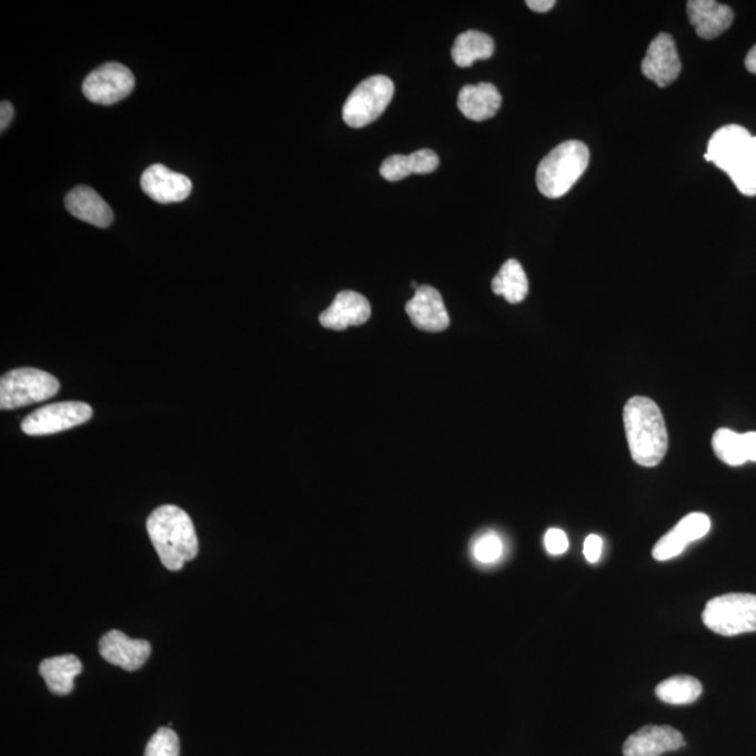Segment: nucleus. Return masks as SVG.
Returning a JSON list of instances; mask_svg holds the SVG:
<instances>
[{
	"label": "nucleus",
	"mask_w": 756,
	"mask_h": 756,
	"mask_svg": "<svg viewBox=\"0 0 756 756\" xmlns=\"http://www.w3.org/2000/svg\"><path fill=\"white\" fill-rule=\"evenodd\" d=\"M99 652L112 666L121 667L125 672H137L148 662L152 646L148 641L131 639L121 631L114 629L101 637Z\"/></svg>",
	"instance_id": "obj_11"
},
{
	"label": "nucleus",
	"mask_w": 756,
	"mask_h": 756,
	"mask_svg": "<svg viewBox=\"0 0 756 756\" xmlns=\"http://www.w3.org/2000/svg\"><path fill=\"white\" fill-rule=\"evenodd\" d=\"M380 174H382L384 180L395 182L406 179L411 174H415V162L412 154H394L385 159L382 168H380Z\"/></svg>",
	"instance_id": "obj_26"
},
{
	"label": "nucleus",
	"mask_w": 756,
	"mask_h": 756,
	"mask_svg": "<svg viewBox=\"0 0 756 756\" xmlns=\"http://www.w3.org/2000/svg\"><path fill=\"white\" fill-rule=\"evenodd\" d=\"M372 308L363 294L352 291H343L336 294L334 303L321 313L320 324L325 329L345 331L347 326L366 324Z\"/></svg>",
	"instance_id": "obj_15"
},
{
	"label": "nucleus",
	"mask_w": 756,
	"mask_h": 756,
	"mask_svg": "<svg viewBox=\"0 0 756 756\" xmlns=\"http://www.w3.org/2000/svg\"><path fill=\"white\" fill-rule=\"evenodd\" d=\"M150 541L163 565L179 572L200 552L194 523L182 508L165 504L150 514L147 523Z\"/></svg>",
	"instance_id": "obj_1"
},
{
	"label": "nucleus",
	"mask_w": 756,
	"mask_h": 756,
	"mask_svg": "<svg viewBox=\"0 0 756 756\" xmlns=\"http://www.w3.org/2000/svg\"><path fill=\"white\" fill-rule=\"evenodd\" d=\"M65 206L72 216L95 228L107 229L114 220V212L109 203L88 185H79L69 191Z\"/></svg>",
	"instance_id": "obj_17"
},
{
	"label": "nucleus",
	"mask_w": 756,
	"mask_h": 756,
	"mask_svg": "<svg viewBox=\"0 0 756 756\" xmlns=\"http://www.w3.org/2000/svg\"><path fill=\"white\" fill-rule=\"evenodd\" d=\"M603 538L598 535H588L586 541H584L583 554L589 563L598 562L603 554Z\"/></svg>",
	"instance_id": "obj_31"
},
{
	"label": "nucleus",
	"mask_w": 756,
	"mask_h": 756,
	"mask_svg": "<svg viewBox=\"0 0 756 756\" xmlns=\"http://www.w3.org/2000/svg\"><path fill=\"white\" fill-rule=\"evenodd\" d=\"M624 426L631 455L636 464L656 466L668 448L666 421L658 405L647 396H634L624 407Z\"/></svg>",
	"instance_id": "obj_2"
},
{
	"label": "nucleus",
	"mask_w": 756,
	"mask_h": 756,
	"mask_svg": "<svg viewBox=\"0 0 756 756\" xmlns=\"http://www.w3.org/2000/svg\"><path fill=\"white\" fill-rule=\"evenodd\" d=\"M525 4H527L531 10H534V12L546 13L550 12L551 9H554L556 2L555 0H527Z\"/></svg>",
	"instance_id": "obj_33"
},
{
	"label": "nucleus",
	"mask_w": 756,
	"mask_h": 756,
	"mask_svg": "<svg viewBox=\"0 0 756 756\" xmlns=\"http://www.w3.org/2000/svg\"><path fill=\"white\" fill-rule=\"evenodd\" d=\"M93 416L89 404L78 401L58 402L40 407L21 422V431L29 436H48L83 425Z\"/></svg>",
	"instance_id": "obj_7"
},
{
	"label": "nucleus",
	"mask_w": 756,
	"mask_h": 756,
	"mask_svg": "<svg viewBox=\"0 0 756 756\" xmlns=\"http://www.w3.org/2000/svg\"><path fill=\"white\" fill-rule=\"evenodd\" d=\"M14 117V107L10 101L3 100L0 104V132L7 131Z\"/></svg>",
	"instance_id": "obj_32"
},
{
	"label": "nucleus",
	"mask_w": 756,
	"mask_h": 756,
	"mask_svg": "<svg viewBox=\"0 0 756 756\" xmlns=\"http://www.w3.org/2000/svg\"><path fill=\"white\" fill-rule=\"evenodd\" d=\"M415 162V174H431L436 171L440 164V159L431 149L417 150L412 153Z\"/></svg>",
	"instance_id": "obj_29"
},
{
	"label": "nucleus",
	"mask_w": 756,
	"mask_h": 756,
	"mask_svg": "<svg viewBox=\"0 0 756 756\" xmlns=\"http://www.w3.org/2000/svg\"><path fill=\"white\" fill-rule=\"evenodd\" d=\"M683 63L672 36L662 33L648 46L642 72L658 88H667L678 79Z\"/></svg>",
	"instance_id": "obj_10"
},
{
	"label": "nucleus",
	"mask_w": 756,
	"mask_h": 756,
	"mask_svg": "<svg viewBox=\"0 0 756 756\" xmlns=\"http://www.w3.org/2000/svg\"><path fill=\"white\" fill-rule=\"evenodd\" d=\"M712 446L724 464L739 466L749 461L745 433L739 434L730 431V429H718L713 434Z\"/></svg>",
	"instance_id": "obj_23"
},
{
	"label": "nucleus",
	"mask_w": 756,
	"mask_h": 756,
	"mask_svg": "<svg viewBox=\"0 0 756 756\" xmlns=\"http://www.w3.org/2000/svg\"><path fill=\"white\" fill-rule=\"evenodd\" d=\"M492 291L508 303H522L528 294V279L517 260L504 262L501 271L492 281Z\"/></svg>",
	"instance_id": "obj_21"
},
{
	"label": "nucleus",
	"mask_w": 756,
	"mask_h": 756,
	"mask_svg": "<svg viewBox=\"0 0 756 756\" xmlns=\"http://www.w3.org/2000/svg\"><path fill=\"white\" fill-rule=\"evenodd\" d=\"M495 52V42L492 37L481 31L470 30L455 39L452 56L455 65L470 68L476 61H485Z\"/></svg>",
	"instance_id": "obj_20"
},
{
	"label": "nucleus",
	"mask_w": 756,
	"mask_h": 756,
	"mask_svg": "<svg viewBox=\"0 0 756 756\" xmlns=\"http://www.w3.org/2000/svg\"><path fill=\"white\" fill-rule=\"evenodd\" d=\"M40 675L53 695H69L74 689V678L82 674L83 666L73 654L46 658L40 664Z\"/></svg>",
	"instance_id": "obj_19"
},
{
	"label": "nucleus",
	"mask_w": 756,
	"mask_h": 756,
	"mask_svg": "<svg viewBox=\"0 0 756 756\" xmlns=\"http://www.w3.org/2000/svg\"><path fill=\"white\" fill-rule=\"evenodd\" d=\"M686 9L691 24L700 39H716L733 24V10L715 0H691Z\"/></svg>",
	"instance_id": "obj_16"
},
{
	"label": "nucleus",
	"mask_w": 756,
	"mask_h": 756,
	"mask_svg": "<svg viewBox=\"0 0 756 756\" xmlns=\"http://www.w3.org/2000/svg\"><path fill=\"white\" fill-rule=\"evenodd\" d=\"M545 548L551 555H562L569 550V540L560 528H551L545 534Z\"/></svg>",
	"instance_id": "obj_30"
},
{
	"label": "nucleus",
	"mask_w": 756,
	"mask_h": 756,
	"mask_svg": "<svg viewBox=\"0 0 756 756\" xmlns=\"http://www.w3.org/2000/svg\"><path fill=\"white\" fill-rule=\"evenodd\" d=\"M750 139L753 135L743 127H723L713 133L705 159L732 175L742 168Z\"/></svg>",
	"instance_id": "obj_9"
},
{
	"label": "nucleus",
	"mask_w": 756,
	"mask_h": 756,
	"mask_svg": "<svg viewBox=\"0 0 756 756\" xmlns=\"http://www.w3.org/2000/svg\"><path fill=\"white\" fill-rule=\"evenodd\" d=\"M710 531V518L705 513H691L675 525L673 533L677 535L681 543L688 546L700 538H704Z\"/></svg>",
	"instance_id": "obj_24"
},
{
	"label": "nucleus",
	"mask_w": 756,
	"mask_h": 756,
	"mask_svg": "<svg viewBox=\"0 0 756 756\" xmlns=\"http://www.w3.org/2000/svg\"><path fill=\"white\" fill-rule=\"evenodd\" d=\"M683 747L684 736L674 727L648 724L626 739L624 756H659Z\"/></svg>",
	"instance_id": "obj_14"
},
{
	"label": "nucleus",
	"mask_w": 756,
	"mask_h": 756,
	"mask_svg": "<svg viewBox=\"0 0 756 756\" xmlns=\"http://www.w3.org/2000/svg\"><path fill=\"white\" fill-rule=\"evenodd\" d=\"M394 91L393 80L383 74L364 80L343 104V121L355 130L370 125L387 110Z\"/></svg>",
	"instance_id": "obj_6"
},
{
	"label": "nucleus",
	"mask_w": 756,
	"mask_h": 756,
	"mask_svg": "<svg viewBox=\"0 0 756 756\" xmlns=\"http://www.w3.org/2000/svg\"><path fill=\"white\" fill-rule=\"evenodd\" d=\"M406 314L412 324L422 331L442 332L448 329L450 317L442 294L432 286L417 289L414 299L406 303Z\"/></svg>",
	"instance_id": "obj_13"
},
{
	"label": "nucleus",
	"mask_w": 756,
	"mask_h": 756,
	"mask_svg": "<svg viewBox=\"0 0 756 756\" xmlns=\"http://www.w3.org/2000/svg\"><path fill=\"white\" fill-rule=\"evenodd\" d=\"M144 756H180V739L170 727H160L149 739Z\"/></svg>",
	"instance_id": "obj_25"
},
{
	"label": "nucleus",
	"mask_w": 756,
	"mask_h": 756,
	"mask_svg": "<svg viewBox=\"0 0 756 756\" xmlns=\"http://www.w3.org/2000/svg\"><path fill=\"white\" fill-rule=\"evenodd\" d=\"M141 187L150 200L159 203L185 201L192 191V182L187 175L175 173L163 164H153L144 170Z\"/></svg>",
	"instance_id": "obj_12"
},
{
	"label": "nucleus",
	"mask_w": 756,
	"mask_h": 756,
	"mask_svg": "<svg viewBox=\"0 0 756 756\" xmlns=\"http://www.w3.org/2000/svg\"><path fill=\"white\" fill-rule=\"evenodd\" d=\"M135 88V77L118 62L104 63L84 79L82 90L85 99L100 105L117 104L127 99Z\"/></svg>",
	"instance_id": "obj_8"
},
{
	"label": "nucleus",
	"mask_w": 756,
	"mask_h": 756,
	"mask_svg": "<svg viewBox=\"0 0 756 756\" xmlns=\"http://www.w3.org/2000/svg\"><path fill=\"white\" fill-rule=\"evenodd\" d=\"M59 387L58 380L40 369H14L0 380V407L12 411L50 400L58 394Z\"/></svg>",
	"instance_id": "obj_5"
},
{
	"label": "nucleus",
	"mask_w": 756,
	"mask_h": 756,
	"mask_svg": "<svg viewBox=\"0 0 756 756\" xmlns=\"http://www.w3.org/2000/svg\"><path fill=\"white\" fill-rule=\"evenodd\" d=\"M702 684L699 679L689 677V675H677L656 686V695L659 700L666 702L668 705H689L694 704L699 698Z\"/></svg>",
	"instance_id": "obj_22"
},
{
	"label": "nucleus",
	"mask_w": 756,
	"mask_h": 756,
	"mask_svg": "<svg viewBox=\"0 0 756 756\" xmlns=\"http://www.w3.org/2000/svg\"><path fill=\"white\" fill-rule=\"evenodd\" d=\"M686 545L681 543L677 535L669 531L663 538H659L658 543L654 545L653 557L656 561L664 562L674 560L678 555L683 554Z\"/></svg>",
	"instance_id": "obj_28"
},
{
	"label": "nucleus",
	"mask_w": 756,
	"mask_h": 756,
	"mask_svg": "<svg viewBox=\"0 0 756 756\" xmlns=\"http://www.w3.org/2000/svg\"><path fill=\"white\" fill-rule=\"evenodd\" d=\"M745 67L750 73L756 74V46L750 48L747 58H745Z\"/></svg>",
	"instance_id": "obj_34"
},
{
	"label": "nucleus",
	"mask_w": 756,
	"mask_h": 756,
	"mask_svg": "<svg viewBox=\"0 0 756 756\" xmlns=\"http://www.w3.org/2000/svg\"><path fill=\"white\" fill-rule=\"evenodd\" d=\"M589 152L581 141H567L545 155L537 170V185L541 194L556 200L582 179L587 170Z\"/></svg>",
	"instance_id": "obj_3"
},
{
	"label": "nucleus",
	"mask_w": 756,
	"mask_h": 756,
	"mask_svg": "<svg viewBox=\"0 0 756 756\" xmlns=\"http://www.w3.org/2000/svg\"><path fill=\"white\" fill-rule=\"evenodd\" d=\"M472 552H474L475 560L490 565V563H495L501 560L503 555V543L501 537L495 533H486L476 538L474 545H472Z\"/></svg>",
	"instance_id": "obj_27"
},
{
	"label": "nucleus",
	"mask_w": 756,
	"mask_h": 756,
	"mask_svg": "<svg viewBox=\"0 0 756 756\" xmlns=\"http://www.w3.org/2000/svg\"><path fill=\"white\" fill-rule=\"evenodd\" d=\"M502 95L491 83L466 84L458 94V110L471 121H486L497 114Z\"/></svg>",
	"instance_id": "obj_18"
},
{
	"label": "nucleus",
	"mask_w": 756,
	"mask_h": 756,
	"mask_svg": "<svg viewBox=\"0 0 756 756\" xmlns=\"http://www.w3.org/2000/svg\"><path fill=\"white\" fill-rule=\"evenodd\" d=\"M704 624L722 636H737L756 632V595L724 594L710 599L702 614Z\"/></svg>",
	"instance_id": "obj_4"
}]
</instances>
